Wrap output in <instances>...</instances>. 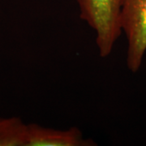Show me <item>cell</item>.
Returning a JSON list of instances; mask_svg holds the SVG:
<instances>
[{
	"label": "cell",
	"instance_id": "obj_2",
	"mask_svg": "<svg viewBox=\"0 0 146 146\" xmlns=\"http://www.w3.org/2000/svg\"><path fill=\"white\" fill-rule=\"evenodd\" d=\"M120 24L127 39V67L136 73L146 53V0H123Z\"/></svg>",
	"mask_w": 146,
	"mask_h": 146
},
{
	"label": "cell",
	"instance_id": "obj_3",
	"mask_svg": "<svg viewBox=\"0 0 146 146\" xmlns=\"http://www.w3.org/2000/svg\"><path fill=\"white\" fill-rule=\"evenodd\" d=\"M97 144L86 139L76 127L54 129L37 123H28L27 146H94Z\"/></svg>",
	"mask_w": 146,
	"mask_h": 146
},
{
	"label": "cell",
	"instance_id": "obj_1",
	"mask_svg": "<svg viewBox=\"0 0 146 146\" xmlns=\"http://www.w3.org/2000/svg\"><path fill=\"white\" fill-rule=\"evenodd\" d=\"M123 0H76L80 17L95 33L100 57H108L122 34L120 16Z\"/></svg>",
	"mask_w": 146,
	"mask_h": 146
},
{
	"label": "cell",
	"instance_id": "obj_4",
	"mask_svg": "<svg viewBox=\"0 0 146 146\" xmlns=\"http://www.w3.org/2000/svg\"><path fill=\"white\" fill-rule=\"evenodd\" d=\"M28 123L20 117L0 118V146H27Z\"/></svg>",
	"mask_w": 146,
	"mask_h": 146
}]
</instances>
